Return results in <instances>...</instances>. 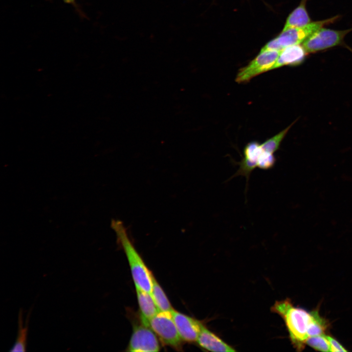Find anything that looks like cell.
I'll use <instances>...</instances> for the list:
<instances>
[{
  "instance_id": "1",
  "label": "cell",
  "mask_w": 352,
  "mask_h": 352,
  "mask_svg": "<svg viewBox=\"0 0 352 352\" xmlns=\"http://www.w3.org/2000/svg\"><path fill=\"white\" fill-rule=\"evenodd\" d=\"M110 226L126 255L135 287L151 293L154 276L130 240L126 226L122 221L115 219L111 220Z\"/></svg>"
},
{
  "instance_id": "2",
  "label": "cell",
  "mask_w": 352,
  "mask_h": 352,
  "mask_svg": "<svg viewBox=\"0 0 352 352\" xmlns=\"http://www.w3.org/2000/svg\"><path fill=\"white\" fill-rule=\"evenodd\" d=\"M271 310L283 318L295 348L301 350L308 336V330L312 320L311 313L294 307L288 299L277 301Z\"/></svg>"
},
{
  "instance_id": "3",
  "label": "cell",
  "mask_w": 352,
  "mask_h": 352,
  "mask_svg": "<svg viewBox=\"0 0 352 352\" xmlns=\"http://www.w3.org/2000/svg\"><path fill=\"white\" fill-rule=\"evenodd\" d=\"M339 16H334L326 20L311 22L301 27L290 28L282 32L270 41V46L275 51H280L286 47L301 44L308 37L319 29L334 22Z\"/></svg>"
},
{
  "instance_id": "4",
  "label": "cell",
  "mask_w": 352,
  "mask_h": 352,
  "mask_svg": "<svg viewBox=\"0 0 352 352\" xmlns=\"http://www.w3.org/2000/svg\"><path fill=\"white\" fill-rule=\"evenodd\" d=\"M148 325L165 345L176 350L182 348V339L177 331L171 311H158L148 321L141 320Z\"/></svg>"
},
{
  "instance_id": "5",
  "label": "cell",
  "mask_w": 352,
  "mask_h": 352,
  "mask_svg": "<svg viewBox=\"0 0 352 352\" xmlns=\"http://www.w3.org/2000/svg\"><path fill=\"white\" fill-rule=\"evenodd\" d=\"M351 31L352 28L338 30L323 27L308 37L302 45L308 54L322 51L340 45Z\"/></svg>"
},
{
  "instance_id": "6",
  "label": "cell",
  "mask_w": 352,
  "mask_h": 352,
  "mask_svg": "<svg viewBox=\"0 0 352 352\" xmlns=\"http://www.w3.org/2000/svg\"><path fill=\"white\" fill-rule=\"evenodd\" d=\"M280 51H265L259 54L237 73L235 81L238 83L249 82L256 76L272 70Z\"/></svg>"
},
{
  "instance_id": "7",
  "label": "cell",
  "mask_w": 352,
  "mask_h": 352,
  "mask_svg": "<svg viewBox=\"0 0 352 352\" xmlns=\"http://www.w3.org/2000/svg\"><path fill=\"white\" fill-rule=\"evenodd\" d=\"M160 346L156 334L150 326L142 322L135 326L127 351L133 352H158Z\"/></svg>"
},
{
  "instance_id": "8",
  "label": "cell",
  "mask_w": 352,
  "mask_h": 352,
  "mask_svg": "<svg viewBox=\"0 0 352 352\" xmlns=\"http://www.w3.org/2000/svg\"><path fill=\"white\" fill-rule=\"evenodd\" d=\"M171 313L181 339L188 342H197L203 325L199 321L174 309Z\"/></svg>"
},
{
  "instance_id": "9",
  "label": "cell",
  "mask_w": 352,
  "mask_h": 352,
  "mask_svg": "<svg viewBox=\"0 0 352 352\" xmlns=\"http://www.w3.org/2000/svg\"><path fill=\"white\" fill-rule=\"evenodd\" d=\"M308 53L302 45L295 44L285 47L280 51L272 69L285 66H297L305 61Z\"/></svg>"
},
{
  "instance_id": "10",
  "label": "cell",
  "mask_w": 352,
  "mask_h": 352,
  "mask_svg": "<svg viewBox=\"0 0 352 352\" xmlns=\"http://www.w3.org/2000/svg\"><path fill=\"white\" fill-rule=\"evenodd\" d=\"M197 342L201 348L209 351L228 352L235 351L233 347L224 342L204 325Z\"/></svg>"
},
{
  "instance_id": "11",
  "label": "cell",
  "mask_w": 352,
  "mask_h": 352,
  "mask_svg": "<svg viewBox=\"0 0 352 352\" xmlns=\"http://www.w3.org/2000/svg\"><path fill=\"white\" fill-rule=\"evenodd\" d=\"M307 0H302L287 17L282 30L305 26L311 22L306 8Z\"/></svg>"
},
{
  "instance_id": "12",
  "label": "cell",
  "mask_w": 352,
  "mask_h": 352,
  "mask_svg": "<svg viewBox=\"0 0 352 352\" xmlns=\"http://www.w3.org/2000/svg\"><path fill=\"white\" fill-rule=\"evenodd\" d=\"M137 298L141 313V318L148 321L159 311L150 293L135 287Z\"/></svg>"
},
{
  "instance_id": "13",
  "label": "cell",
  "mask_w": 352,
  "mask_h": 352,
  "mask_svg": "<svg viewBox=\"0 0 352 352\" xmlns=\"http://www.w3.org/2000/svg\"><path fill=\"white\" fill-rule=\"evenodd\" d=\"M30 314V313L29 312L27 316L25 322L24 324L22 317V309H20L18 319V333L15 342L10 350V352H17L26 351Z\"/></svg>"
},
{
  "instance_id": "14",
  "label": "cell",
  "mask_w": 352,
  "mask_h": 352,
  "mask_svg": "<svg viewBox=\"0 0 352 352\" xmlns=\"http://www.w3.org/2000/svg\"><path fill=\"white\" fill-rule=\"evenodd\" d=\"M151 294L159 311H171L173 309L165 293L154 277Z\"/></svg>"
},
{
  "instance_id": "15",
  "label": "cell",
  "mask_w": 352,
  "mask_h": 352,
  "mask_svg": "<svg viewBox=\"0 0 352 352\" xmlns=\"http://www.w3.org/2000/svg\"><path fill=\"white\" fill-rule=\"evenodd\" d=\"M311 314L312 320L308 330V337L325 334L329 325L327 321L320 316L316 310L311 312Z\"/></svg>"
},
{
  "instance_id": "16",
  "label": "cell",
  "mask_w": 352,
  "mask_h": 352,
  "mask_svg": "<svg viewBox=\"0 0 352 352\" xmlns=\"http://www.w3.org/2000/svg\"><path fill=\"white\" fill-rule=\"evenodd\" d=\"M293 124L294 123L261 144L263 151L274 154L279 148L282 140Z\"/></svg>"
},
{
  "instance_id": "17",
  "label": "cell",
  "mask_w": 352,
  "mask_h": 352,
  "mask_svg": "<svg viewBox=\"0 0 352 352\" xmlns=\"http://www.w3.org/2000/svg\"><path fill=\"white\" fill-rule=\"evenodd\" d=\"M306 343L316 350L330 352V344L325 334L309 337Z\"/></svg>"
},
{
  "instance_id": "18",
  "label": "cell",
  "mask_w": 352,
  "mask_h": 352,
  "mask_svg": "<svg viewBox=\"0 0 352 352\" xmlns=\"http://www.w3.org/2000/svg\"><path fill=\"white\" fill-rule=\"evenodd\" d=\"M263 152L261 145L256 141L248 143L243 150V158L257 164L259 157Z\"/></svg>"
},
{
  "instance_id": "19",
  "label": "cell",
  "mask_w": 352,
  "mask_h": 352,
  "mask_svg": "<svg viewBox=\"0 0 352 352\" xmlns=\"http://www.w3.org/2000/svg\"><path fill=\"white\" fill-rule=\"evenodd\" d=\"M276 162V158L273 154L264 151L258 158L257 168L267 170L272 168Z\"/></svg>"
},
{
  "instance_id": "20",
  "label": "cell",
  "mask_w": 352,
  "mask_h": 352,
  "mask_svg": "<svg viewBox=\"0 0 352 352\" xmlns=\"http://www.w3.org/2000/svg\"><path fill=\"white\" fill-rule=\"evenodd\" d=\"M327 338L329 340L330 344V352H346L343 347H342L339 343L332 337L326 335Z\"/></svg>"
},
{
  "instance_id": "21",
  "label": "cell",
  "mask_w": 352,
  "mask_h": 352,
  "mask_svg": "<svg viewBox=\"0 0 352 352\" xmlns=\"http://www.w3.org/2000/svg\"><path fill=\"white\" fill-rule=\"evenodd\" d=\"M65 2L73 5L76 8L78 9L76 0H63Z\"/></svg>"
}]
</instances>
